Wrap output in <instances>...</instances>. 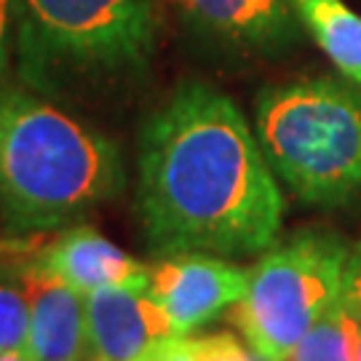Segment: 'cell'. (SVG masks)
I'll return each instance as SVG.
<instances>
[{"instance_id": "6da1fadb", "label": "cell", "mask_w": 361, "mask_h": 361, "mask_svg": "<svg viewBox=\"0 0 361 361\" xmlns=\"http://www.w3.org/2000/svg\"><path fill=\"white\" fill-rule=\"evenodd\" d=\"M273 174L238 104L209 83H182L140 134L137 217L150 252H265L284 219Z\"/></svg>"}, {"instance_id": "7a4b0ae2", "label": "cell", "mask_w": 361, "mask_h": 361, "mask_svg": "<svg viewBox=\"0 0 361 361\" xmlns=\"http://www.w3.org/2000/svg\"><path fill=\"white\" fill-rule=\"evenodd\" d=\"M123 188L110 137L38 91L0 86V222L11 238L70 228Z\"/></svg>"}, {"instance_id": "3957f363", "label": "cell", "mask_w": 361, "mask_h": 361, "mask_svg": "<svg viewBox=\"0 0 361 361\" xmlns=\"http://www.w3.org/2000/svg\"><path fill=\"white\" fill-rule=\"evenodd\" d=\"M255 126L276 177L313 207L361 201V86L348 78H297L268 86Z\"/></svg>"}, {"instance_id": "277c9868", "label": "cell", "mask_w": 361, "mask_h": 361, "mask_svg": "<svg viewBox=\"0 0 361 361\" xmlns=\"http://www.w3.org/2000/svg\"><path fill=\"white\" fill-rule=\"evenodd\" d=\"M13 16L16 75L43 97L142 70L155 49L150 0H13Z\"/></svg>"}, {"instance_id": "5b68a950", "label": "cell", "mask_w": 361, "mask_h": 361, "mask_svg": "<svg viewBox=\"0 0 361 361\" xmlns=\"http://www.w3.org/2000/svg\"><path fill=\"white\" fill-rule=\"evenodd\" d=\"M345 262L348 246L337 233L322 228L292 233L265 249L228 319L259 356L289 361L302 337L340 300Z\"/></svg>"}, {"instance_id": "8992f818", "label": "cell", "mask_w": 361, "mask_h": 361, "mask_svg": "<svg viewBox=\"0 0 361 361\" xmlns=\"http://www.w3.org/2000/svg\"><path fill=\"white\" fill-rule=\"evenodd\" d=\"M190 35L225 51L279 54L300 43L292 0H164Z\"/></svg>"}, {"instance_id": "52a82bcc", "label": "cell", "mask_w": 361, "mask_h": 361, "mask_svg": "<svg viewBox=\"0 0 361 361\" xmlns=\"http://www.w3.org/2000/svg\"><path fill=\"white\" fill-rule=\"evenodd\" d=\"M249 271L217 255L182 252L150 265L147 292L166 310L177 335H188L212 322L246 295Z\"/></svg>"}, {"instance_id": "ba28073f", "label": "cell", "mask_w": 361, "mask_h": 361, "mask_svg": "<svg viewBox=\"0 0 361 361\" xmlns=\"http://www.w3.org/2000/svg\"><path fill=\"white\" fill-rule=\"evenodd\" d=\"M150 279L113 284L86 295L91 350L104 361H134L158 340L174 337L169 313L147 292Z\"/></svg>"}, {"instance_id": "9c48e42d", "label": "cell", "mask_w": 361, "mask_h": 361, "mask_svg": "<svg viewBox=\"0 0 361 361\" xmlns=\"http://www.w3.org/2000/svg\"><path fill=\"white\" fill-rule=\"evenodd\" d=\"M30 305L27 350L35 361H70L91 350L86 295L40 268L25 255L16 259Z\"/></svg>"}, {"instance_id": "30bf717a", "label": "cell", "mask_w": 361, "mask_h": 361, "mask_svg": "<svg viewBox=\"0 0 361 361\" xmlns=\"http://www.w3.org/2000/svg\"><path fill=\"white\" fill-rule=\"evenodd\" d=\"M30 257L83 295L102 286L150 279V265L126 255L89 225H70L51 244L35 246Z\"/></svg>"}, {"instance_id": "8fae6325", "label": "cell", "mask_w": 361, "mask_h": 361, "mask_svg": "<svg viewBox=\"0 0 361 361\" xmlns=\"http://www.w3.org/2000/svg\"><path fill=\"white\" fill-rule=\"evenodd\" d=\"M302 30L340 75L361 86V16L345 0H292Z\"/></svg>"}, {"instance_id": "7c38bea8", "label": "cell", "mask_w": 361, "mask_h": 361, "mask_svg": "<svg viewBox=\"0 0 361 361\" xmlns=\"http://www.w3.org/2000/svg\"><path fill=\"white\" fill-rule=\"evenodd\" d=\"M361 322L340 300L295 348L289 361H356Z\"/></svg>"}, {"instance_id": "4fadbf2b", "label": "cell", "mask_w": 361, "mask_h": 361, "mask_svg": "<svg viewBox=\"0 0 361 361\" xmlns=\"http://www.w3.org/2000/svg\"><path fill=\"white\" fill-rule=\"evenodd\" d=\"M16 259H11V265H0V350L27 348L30 335V305Z\"/></svg>"}, {"instance_id": "5bb4252c", "label": "cell", "mask_w": 361, "mask_h": 361, "mask_svg": "<svg viewBox=\"0 0 361 361\" xmlns=\"http://www.w3.org/2000/svg\"><path fill=\"white\" fill-rule=\"evenodd\" d=\"M198 343V361H252L255 350L244 348L238 343V337H233L231 332H217L195 340Z\"/></svg>"}, {"instance_id": "9a60e30c", "label": "cell", "mask_w": 361, "mask_h": 361, "mask_svg": "<svg viewBox=\"0 0 361 361\" xmlns=\"http://www.w3.org/2000/svg\"><path fill=\"white\" fill-rule=\"evenodd\" d=\"M134 361H198V343L182 335L166 337L145 348Z\"/></svg>"}, {"instance_id": "2e32d148", "label": "cell", "mask_w": 361, "mask_h": 361, "mask_svg": "<svg viewBox=\"0 0 361 361\" xmlns=\"http://www.w3.org/2000/svg\"><path fill=\"white\" fill-rule=\"evenodd\" d=\"M340 302L361 322V241L353 249V255H348V262H345Z\"/></svg>"}, {"instance_id": "e0dca14e", "label": "cell", "mask_w": 361, "mask_h": 361, "mask_svg": "<svg viewBox=\"0 0 361 361\" xmlns=\"http://www.w3.org/2000/svg\"><path fill=\"white\" fill-rule=\"evenodd\" d=\"M13 27H16V16H13V0H0V78L6 75L8 62H11Z\"/></svg>"}, {"instance_id": "ac0fdd59", "label": "cell", "mask_w": 361, "mask_h": 361, "mask_svg": "<svg viewBox=\"0 0 361 361\" xmlns=\"http://www.w3.org/2000/svg\"><path fill=\"white\" fill-rule=\"evenodd\" d=\"M35 246L30 244L27 238H11V241H6V244H0V252H16V255H27V252H32Z\"/></svg>"}, {"instance_id": "d6986e66", "label": "cell", "mask_w": 361, "mask_h": 361, "mask_svg": "<svg viewBox=\"0 0 361 361\" xmlns=\"http://www.w3.org/2000/svg\"><path fill=\"white\" fill-rule=\"evenodd\" d=\"M0 361H35L30 350L11 348V350H0Z\"/></svg>"}, {"instance_id": "ffe728a7", "label": "cell", "mask_w": 361, "mask_h": 361, "mask_svg": "<svg viewBox=\"0 0 361 361\" xmlns=\"http://www.w3.org/2000/svg\"><path fill=\"white\" fill-rule=\"evenodd\" d=\"M70 361H104L97 350H89V353H83V356H78V359H70Z\"/></svg>"}, {"instance_id": "44dd1931", "label": "cell", "mask_w": 361, "mask_h": 361, "mask_svg": "<svg viewBox=\"0 0 361 361\" xmlns=\"http://www.w3.org/2000/svg\"><path fill=\"white\" fill-rule=\"evenodd\" d=\"M356 361H361V340H359V353H356Z\"/></svg>"}]
</instances>
